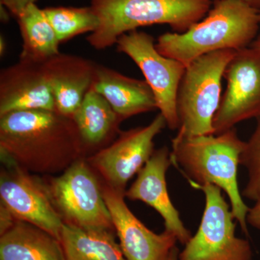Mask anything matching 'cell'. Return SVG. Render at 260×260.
<instances>
[{
  "mask_svg": "<svg viewBox=\"0 0 260 260\" xmlns=\"http://www.w3.org/2000/svg\"><path fill=\"white\" fill-rule=\"evenodd\" d=\"M85 150L73 118L56 111H19L0 116L3 165L52 175L83 158Z\"/></svg>",
  "mask_w": 260,
  "mask_h": 260,
  "instance_id": "6da1fadb",
  "label": "cell"
},
{
  "mask_svg": "<svg viewBox=\"0 0 260 260\" xmlns=\"http://www.w3.org/2000/svg\"><path fill=\"white\" fill-rule=\"evenodd\" d=\"M259 28V10L239 0H215L203 20L182 34H162L155 47L187 67L210 53L250 47Z\"/></svg>",
  "mask_w": 260,
  "mask_h": 260,
  "instance_id": "7a4b0ae2",
  "label": "cell"
},
{
  "mask_svg": "<svg viewBox=\"0 0 260 260\" xmlns=\"http://www.w3.org/2000/svg\"><path fill=\"white\" fill-rule=\"evenodd\" d=\"M172 143V164L181 168L191 185L211 184L225 191L233 216L249 235V208L242 199L237 179L246 142L239 138L235 128L218 135L186 137L178 133Z\"/></svg>",
  "mask_w": 260,
  "mask_h": 260,
  "instance_id": "3957f363",
  "label": "cell"
},
{
  "mask_svg": "<svg viewBox=\"0 0 260 260\" xmlns=\"http://www.w3.org/2000/svg\"><path fill=\"white\" fill-rule=\"evenodd\" d=\"M212 5L211 0H91L100 25L86 40L102 50L126 32L155 24H167L182 34L203 20Z\"/></svg>",
  "mask_w": 260,
  "mask_h": 260,
  "instance_id": "277c9868",
  "label": "cell"
},
{
  "mask_svg": "<svg viewBox=\"0 0 260 260\" xmlns=\"http://www.w3.org/2000/svg\"><path fill=\"white\" fill-rule=\"evenodd\" d=\"M237 51L210 53L186 67L178 90L179 134L186 137L215 135L213 119L221 101L222 80Z\"/></svg>",
  "mask_w": 260,
  "mask_h": 260,
  "instance_id": "5b68a950",
  "label": "cell"
},
{
  "mask_svg": "<svg viewBox=\"0 0 260 260\" xmlns=\"http://www.w3.org/2000/svg\"><path fill=\"white\" fill-rule=\"evenodd\" d=\"M44 180L64 223L85 230L115 232L102 186L85 157L60 175Z\"/></svg>",
  "mask_w": 260,
  "mask_h": 260,
  "instance_id": "8992f818",
  "label": "cell"
},
{
  "mask_svg": "<svg viewBox=\"0 0 260 260\" xmlns=\"http://www.w3.org/2000/svg\"><path fill=\"white\" fill-rule=\"evenodd\" d=\"M194 187L204 193V212L198 232L179 253V260H252L249 241L236 236L235 219L222 189L211 184Z\"/></svg>",
  "mask_w": 260,
  "mask_h": 260,
  "instance_id": "52a82bcc",
  "label": "cell"
},
{
  "mask_svg": "<svg viewBox=\"0 0 260 260\" xmlns=\"http://www.w3.org/2000/svg\"><path fill=\"white\" fill-rule=\"evenodd\" d=\"M116 49L138 65L156 99L157 108L170 129H179L177 95L185 65L164 56L155 47L154 38L142 30H133L117 39Z\"/></svg>",
  "mask_w": 260,
  "mask_h": 260,
  "instance_id": "ba28073f",
  "label": "cell"
},
{
  "mask_svg": "<svg viewBox=\"0 0 260 260\" xmlns=\"http://www.w3.org/2000/svg\"><path fill=\"white\" fill-rule=\"evenodd\" d=\"M167 126L161 114L148 125L119 133L112 144L86 158L109 187L125 192L126 184L152 156L154 139Z\"/></svg>",
  "mask_w": 260,
  "mask_h": 260,
  "instance_id": "9c48e42d",
  "label": "cell"
},
{
  "mask_svg": "<svg viewBox=\"0 0 260 260\" xmlns=\"http://www.w3.org/2000/svg\"><path fill=\"white\" fill-rule=\"evenodd\" d=\"M226 89L214 116L215 135L260 116V51L250 47L237 51L224 73Z\"/></svg>",
  "mask_w": 260,
  "mask_h": 260,
  "instance_id": "30bf717a",
  "label": "cell"
},
{
  "mask_svg": "<svg viewBox=\"0 0 260 260\" xmlns=\"http://www.w3.org/2000/svg\"><path fill=\"white\" fill-rule=\"evenodd\" d=\"M0 198L16 220L32 224L60 241L63 222L44 179L15 165H3Z\"/></svg>",
  "mask_w": 260,
  "mask_h": 260,
  "instance_id": "8fae6325",
  "label": "cell"
},
{
  "mask_svg": "<svg viewBox=\"0 0 260 260\" xmlns=\"http://www.w3.org/2000/svg\"><path fill=\"white\" fill-rule=\"evenodd\" d=\"M119 246L126 260H168L178 242L172 233L155 234L132 213L124 201L125 192L102 186Z\"/></svg>",
  "mask_w": 260,
  "mask_h": 260,
  "instance_id": "7c38bea8",
  "label": "cell"
},
{
  "mask_svg": "<svg viewBox=\"0 0 260 260\" xmlns=\"http://www.w3.org/2000/svg\"><path fill=\"white\" fill-rule=\"evenodd\" d=\"M172 164L167 146L155 150L138 173L136 180L125 191V197L143 202L156 210L164 219L165 231L172 233L178 242L185 245L192 236L181 220L168 191L167 172Z\"/></svg>",
  "mask_w": 260,
  "mask_h": 260,
  "instance_id": "4fadbf2b",
  "label": "cell"
},
{
  "mask_svg": "<svg viewBox=\"0 0 260 260\" xmlns=\"http://www.w3.org/2000/svg\"><path fill=\"white\" fill-rule=\"evenodd\" d=\"M56 111L42 64L20 60L0 73V116L19 111Z\"/></svg>",
  "mask_w": 260,
  "mask_h": 260,
  "instance_id": "5bb4252c",
  "label": "cell"
},
{
  "mask_svg": "<svg viewBox=\"0 0 260 260\" xmlns=\"http://www.w3.org/2000/svg\"><path fill=\"white\" fill-rule=\"evenodd\" d=\"M96 65L81 56L61 53L42 64L56 112L73 117L93 85Z\"/></svg>",
  "mask_w": 260,
  "mask_h": 260,
  "instance_id": "9a60e30c",
  "label": "cell"
},
{
  "mask_svg": "<svg viewBox=\"0 0 260 260\" xmlns=\"http://www.w3.org/2000/svg\"><path fill=\"white\" fill-rule=\"evenodd\" d=\"M92 88L105 98L122 121L158 109L145 80L129 78L103 65H96Z\"/></svg>",
  "mask_w": 260,
  "mask_h": 260,
  "instance_id": "2e32d148",
  "label": "cell"
},
{
  "mask_svg": "<svg viewBox=\"0 0 260 260\" xmlns=\"http://www.w3.org/2000/svg\"><path fill=\"white\" fill-rule=\"evenodd\" d=\"M0 260H66L60 241L32 224L16 220L0 236Z\"/></svg>",
  "mask_w": 260,
  "mask_h": 260,
  "instance_id": "e0dca14e",
  "label": "cell"
},
{
  "mask_svg": "<svg viewBox=\"0 0 260 260\" xmlns=\"http://www.w3.org/2000/svg\"><path fill=\"white\" fill-rule=\"evenodd\" d=\"M73 119L86 149L106 143L119 131L122 121L105 98L92 87Z\"/></svg>",
  "mask_w": 260,
  "mask_h": 260,
  "instance_id": "ac0fdd59",
  "label": "cell"
},
{
  "mask_svg": "<svg viewBox=\"0 0 260 260\" xmlns=\"http://www.w3.org/2000/svg\"><path fill=\"white\" fill-rule=\"evenodd\" d=\"M115 232L85 230L63 224L60 242L66 260H126Z\"/></svg>",
  "mask_w": 260,
  "mask_h": 260,
  "instance_id": "d6986e66",
  "label": "cell"
},
{
  "mask_svg": "<svg viewBox=\"0 0 260 260\" xmlns=\"http://www.w3.org/2000/svg\"><path fill=\"white\" fill-rule=\"evenodd\" d=\"M17 20L23 42L20 60L43 64L60 53V43L44 9L30 5Z\"/></svg>",
  "mask_w": 260,
  "mask_h": 260,
  "instance_id": "ffe728a7",
  "label": "cell"
},
{
  "mask_svg": "<svg viewBox=\"0 0 260 260\" xmlns=\"http://www.w3.org/2000/svg\"><path fill=\"white\" fill-rule=\"evenodd\" d=\"M59 43L69 41L85 32L95 31L100 20L91 7L65 8L56 7L44 9Z\"/></svg>",
  "mask_w": 260,
  "mask_h": 260,
  "instance_id": "44dd1931",
  "label": "cell"
},
{
  "mask_svg": "<svg viewBox=\"0 0 260 260\" xmlns=\"http://www.w3.org/2000/svg\"><path fill=\"white\" fill-rule=\"evenodd\" d=\"M256 121L255 129L246 142L241 156V165L246 168L248 173V181L242 195L253 201L260 199V116Z\"/></svg>",
  "mask_w": 260,
  "mask_h": 260,
  "instance_id": "7402d4cb",
  "label": "cell"
},
{
  "mask_svg": "<svg viewBox=\"0 0 260 260\" xmlns=\"http://www.w3.org/2000/svg\"><path fill=\"white\" fill-rule=\"evenodd\" d=\"M37 1V0H0V4L6 7L10 13L18 18L24 10L30 5L36 4Z\"/></svg>",
  "mask_w": 260,
  "mask_h": 260,
  "instance_id": "603a6c76",
  "label": "cell"
},
{
  "mask_svg": "<svg viewBox=\"0 0 260 260\" xmlns=\"http://www.w3.org/2000/svg\"><path fill=\"white\" fill-rule=\"evenodd\" d=\"M16 219L4 205L0 203V236L14 225Z\"/></svg>",
  "mask_w": 260,
  "mask_h": 260,
  "instance_id": "cb8c5ba5",
  "label": "cell"
},
{
  "mask_svg": "<svg viewBox=\"0 0 260 260\" xmlns=\"http://www.w3.org/2000/svg\"><path fill=\"white\" fill-rule=\"evenodd\" d=\"M246 221L249 225L260 230V199L256 200L254 205L249 208Z\"/></svg>",
  "mask_w": 260,
  "mask_h": 260,
  "instance_id": "d4e9b609",
  "label": "cell"
},
{
  "mask_svg": "<svg viewBox=\"0 0 260 260\" xmlns=\"http://www.w3.org/2000/svg\"><path fill=\"white\" fill-rule=\"evenodd\" d=\"M10 12L4 5L0 4V18L3 23H8L10 20Z\"/></svg>",
  "mask_w": 260,
  "mask_h": 260,
  "instance_id": "484cf974",
  "label": "cell"
},
{
  "mask_svg": "<svg viewBox=\"0 0 260 260\" xmlns=\"http://www.w3.org/2000/svg\"><path fill=\"white\" fill-rule=\"evenodd\" d=\"M239 1L243 2L249 6L260 10V0H239Z\"/></svg>",
  "mask_w": 260,
  "mask_h": 260,
  "instance_id": "4316f807",
  "label": "cell"
},
{
  "mask_svg": "<svg viewBox=\"0 0 260 260\" xmlns=\"http://www.w3.org/2000/svg\"><path fill=\"white\" fill-rule=\"evenodd\" d=\"M179 251L177 246L172 249L170 255H169V259L168 260H179Z\"/></svg>",
  "mask_w": 260,
  "mask_h": 260,
  "instance_id": "83f0119b",
  "label": "cell"
},
{
  "mask_svg": "<svg viewBox=\"0 0 260 260\" xmlns=\"http://www.w3.org/2000/svg\"><path fill=\"white\" fill-rule=\"evenodd\" d=\"M251 47L260 51V34H258L257 37H256L254 42L251 44Z\"/></svg>",
  "mask_w": 260,
  "mask_h": 260,
  "instance_id": "f1b7e54d",
  "label": "cell"
},
{
  "mask_svg": "<svg viewBox=\"0 0 260 260\" xmlns=\"http://www.w3.org/2000/svg\"><path fill=\"white\" fill-rule=\"evenodd\" d=\"M5 49H6V44H5V39L3 36H1L0 37V54H1V56L4 55Z\"/></svg>",
  "mask_w": 260,
  "mask_h": 260,
  "instance_id": "f546056e",
  "label": "cell"
},
{
  "mask_svg": "<svg viewBox=\"0 0 260 260\" xmlns=\"http://www.w3.org/2000/svg\"><path fill=\"white\" fill-rule=\"evenodd\" d=\"M259 20H260V10H259Z\"/></svg>",
  "mask_w": 260,
  "mask_h": 260,
  "instance_id": "4dcf8cb0",
  "label": "cell"
}]
</instances>
